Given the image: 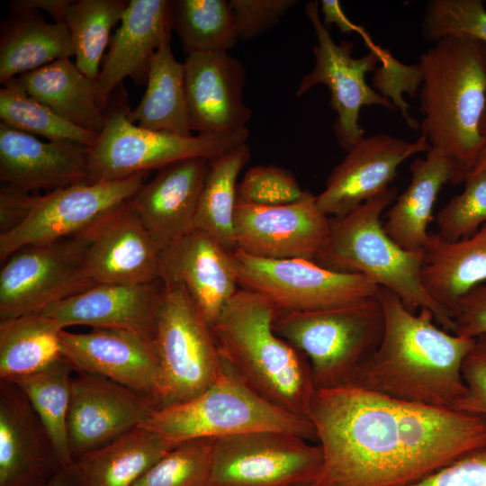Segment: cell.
<instances>
[{
	"label": "cell",
	"mask_w": 486,
	"mask_h": 486,
	"mask_svg": "<svg viewBox=\"0 0 486 486\" xmlns=\"http://www.w3.org/2000/svg\"><path fill=\"white\" fill-rule=\"evenodd\" d=\"M429 148L422 133L413 142L387 133L364 137L328 176L324 190L316 196L319 208L335 218L348 214L390 188L400 164Z\"/></svg>",
	"instance_id": "cell-17"
},
{
	"label": "cell",
	"mask_w": 486,
	"mask_h": 486,
	"mask_svg": "<svg viewBox=\"0 0 486 486\" xmlns=\"http://www.w3.org/2000/svg\"><path fill=\"white\" fill-rule=\"evenodd\" d=\"M172 22L187 55L228 52L238 40L230 0H174Z\"/></svg>",
	"instance_id": "cell-35"
},
{
	"label": "cell",
	"mask_w": 486,
	"mask_h": 486,
	"mask_svg": "<svg viewBox=\"0 0 486 486\" xmlns=\"http://www.w3.org/2000/svg\"><path fill=\"white\" fill-rule=\"evenodd\" d=\"M150 172L98 183H80L37 195L26 220L0 235V260L17 250L76 236L125 204Z\"/></svg>",
	"instance_id": "cell-14"
},
{
	"label": "cell",
	"mask_w": 486,
	"mask_h": 486,
	"mask_svg": "<svg viewBox=\"0 0 486 486\" xmlns=\"http://www.w3.org/2000/svg\"><path fill=\"white\" fill-rule=\"evenodd\" d=\"M76 373L67 421L74 461L142 426L156 410L149 398L126 386L101 375Z\"/></svg>",
	"instance_id": "cell-16"
},
{
	"label": "cell",
	"mask_w": 486,
	"mask_h": 486,
	"mask_svg": "<svg viewBox=\"0 0 486 486\" xmlns=\"http://www.w3.org/2000/svg\"><path fill=\"white\" fill-rule=\"evenodd\" d=\"M160 279L181 284L211 327L238 290L231 252L197 230L162 249Z\"/></svg>",
	"instance_id": "cell-22"
},
{
	"label": "cell",
	"mask_w": 486,
	"mask_h": 486,
	"mask_svg": "<svg viewBox=\"0 0 486 486\" xmlns=\"http://www.w3.org/2000/svg\"><path fill=\"white\" fill-rule=\"evenodd\" d=\"M165 284H97L42 312L65 328L73 325L130 330L154 339Z\"/></svg>",
	"instance_id": "cell-26"
},
{
	"label": "cell",
	"mask_w": 486,
	"mask_h": 486,
	"mask_svg": "<svg viewBox=\"0 0 486 486\" xmlns=\"http://www.w3.org/2000/svg\"><path fill=\"white\" fill-rule=\"evenodd\" d=\"M320 12L323 14V23L326 27L336 24L342 33H359L365 41L370 40L368 34L358 25L353 23L345 14L338 0H321Z\"/></svg>",
	"instance_id": "cell-49"
},
{
	"label": "cell",
	"mask_w": 486,
	"mask_h": 486,
	"mask_svg": "<svg viewBox=\"0 0 486 486\" xmlns=\"http://www.w3.org/2000/svg\"><path fill=\"white\" fill-rule=\"evenodd\" d=\"M417 67L422 134L454 161L464 182L482 142L486 44L465 35L446 36L422 53Z\"/></svg>",
	"instance_id": "cell-4"
},
{
	"label": "cell",
	"mask_w": 486,
	"mask_h": 486,
	"mask_svg": "<svg viewBox=\"0 0 486 486\" xmlns=\"http://www.w3.org/2000/svg\"><path fill=\"white\" fill-rule=\"evenodd\" d=\"M453 333L471 338L486 335V281L472 287L458 301Z\"/></svg>",
	"instance_id": "cell-46"
},
{
	"label": "cell",
	"mask_w": 486,
	"mask_h": 486,
	"mask_svg": "<svg viewBox=\"0 0 486 486\" xmlns=\"http://www.w3.org/2000/svg\"><path fill=\"white\" fill-rule=\"evenodd\" d=\"M465 35L486 44V8L482 0H431L425 9L422 36L432 43Z\"/></svg>",
	"instance_id": "cell-40"
},
{
	"label": "cell",
	"mask_w": 486,
	"mask_h": 486,
	"mask_svg": "<svg viewBox=\"0 0 486 486\" xmlns=\"http://www.w3.org/2000/svg\"><path fill=\"white\" fill-rule=\"evenodd\" d=\"M60 343L76 372L108 378L149 398L155 406L159 364L153 338L119 328H93L87 333L64 328Z\"/></svg>",
	"instance_id": "cell-18"
},
{
	"label": "cell",
	"mask_w": 486,
	"mask_h": 486,
	"mask_svg": "<svg viewBox=\"0 0 486 486\" xmlns=\"http://www.w3.org/2000/svg\"><path fill=\"white\" fill-rule=\"evenodd\" d=\"M322 465L307 486H410L486 445V417L356 386L316 390Z\"/></svg>",
	"instance_id": "cell-1"
},
{
	"label": "cell",
	"mask_w": 486,
	"mask_h": 486,
	"mask_svg": "<svg viewBox=\"0 0 486 486\" xmlns=\"http://www.w3.org/2000/svg\"><path fill=\"white\" fill-rule=\"evenodd\" d=\"M174 445L144 427L75 460L88 486H134Z\"/></svg>",
	"instance_id": "cell-31"
},
{
	"label": "cell",
	"mask_w": 486,
	"mask_h": 486,
	"mask_svg": "<svg viewBox=\"0 0 486 486\" xmlns=\"http://www.w3.org/2000/svg\"><path fill=\"white\" fill-rule=\"evenodd\" d=\"M480 134L482 142L479 154L472 169L467 175L482 172L486 173V106L480 122Z\"/></svg>",
	"instance_id": "cell-51"
},
{
	"label": "cell",
	"mask_w": 486,
	"mask_h": 486,
	"mask_svg": "<svg viewBox=\"0 0 486 486\" xmlns=\"http://www.w3.org/2000/svg\"><path fill=\"white\" fill-rule=\"evenodd\" d=\"M73 0H13L8 4L9 13L43 10L55 22L65 23V18Z\"/></svg>",
	"instance_id": "cell-48"
},
{
	"label": "cell",
	"mask_w": 486,
	"mask_h": 486,
	"mask_svg": "<svg viewBox=\"0 0 486 486\" xmlns=\"http://www.w3.org/2000/svg\"><path fill=\"white\" fill-rule=\"evenodd\" d=\"M302 190L293 174L284 167L259 165L250 167L237 186V202L275 206L300 200Z\"/></svg>",
	"instance_id": "cell-42"
},
{
	"label": "cell",
	"mask_w": 486,
	"mask_h": 486,
	"mask_svg": "<svg viewBox=\"0 0 486 486\" xmlns=\"http://www.w3.org/2000/svg\"><path fill=\"white\" fill-rule=\"evenodd\" d=\"M87 236L24 247L0 271V321L40 313L95 284L86 271Z\"/></svg>",
	"instance_id": "cell-11"
},
{
	"label": "cell",
	"mask_w": 486,
	"mask_h": 486,
	"mask_svg": "<svg viewBox=\"0 0 486 486\" xmlns=\"http://www.w3.org/2000/svg\"><path fill=\"white\" fill-rule=\"evenodd\" d=\"M305 486H307V485H305Z\"/></svg>",
	"instance_id": "cell-52"
},
{
	"label": "cell",
	"mask_w": 486,
	"mask_h": 486,
	"mask_svg": "<svg viewBox=\"0 0 486 486\" xmlns=\"http://www.w3.org/2000/svg\"><path fill=\"white\" fill-rule=\"evenodd\" d=\"M75 56L65 23L48 22L39 11L9 13L0 26V83Z\"/></svg>",
	"instance_id": "cell-29"
},
{
	"label": "cell",
	"mask_w": 486,
	"mask_h": 486,
	"mask_svg": "<svg viewBox=\"0 0 486 486\" xmlns=\"http://www.w3.org/2000/svg\"><path fill=\"white\" fill-rule=\"evenodd\" d=\"M463 192L453 196L436 213L437 234L455 242L473 234L486 223V173L469 174Z\"/></svg>",
	"instance_id": "cell-41"
},
{
	"label": "cell",
	"mask_w": 486,
	"mask_h": 486,
	"mask_svg": "<svg viewBox=\"0 0 486 486\" xmlns=\"http://www.w3.org/2000/svg\"><path fill=\"white\" fill-rule=\"evenodd\" d=\"M83 232L89 239L86 271L95 284L160 279L162 249L128 202Z\"/></svg>",
	"instance_id": "cell-19"
},
{
	"label": "cell",
	"mask_w": 486,
	"mask_h": 486,
	"mask_svg": "<svg viewBox=\"0 0 486 486\" xmlns=\"http://www.w3.org/2000/svg\"><path fill=\"white\" fill-rule=\"evenodd\" d=\"M73 372L74 367L63 356L40 371L12 382L26 394L64 464L74 462L67 433Z\"/></svg>",
	"instance_id": "cell-36"
},
{
	"label": "cell",
	"mask_w": 486,
	"mask_h": 486,
	"mask_svg": "<svg viewBox=\"0 0 486 486\" xmlns=\"http://www.w3.org/2000/svg\"><path fill=\"white\" fill-rule=\"evenodd\" d=\"M410 486H486V445Z\"/></svg>",
	"instance_id": "cell-45"
},
{
	"label": "cell",
	"mask_w": 486,
	"mask_h": 486,
	"mask_svg": "<svg viewBox=\"0 0 486 486\" xmlns=\"http://www.w3.org/2000/svg\"><path fill=\"white\" fill-rule=\"evenodd\" d=\"M40 486H88V484L74 461L61 467L48 482Z\"/></svg>",
	"instance_id": "cell-50"
},
{
	"label": "cell",
	"mask_w": 486,
	"mask_h": 486,
	"mask_svg": "<svg viewBox=\"0 0 486 486\" xmlns=\"http://www.w3.org/2000/svg\"><path fill=\"white\" fill-rule=\"evenodd\" d=\"M164 284L154 333L159 364L156 410L196 397L218 379L223 366L212 327L186 290Z\"/></svg>",
	"instance_id": "cell-9"
},
{
	"label": "cell",
	"mask_w": 486,
	"mask_h": 486,
	"mask_svg": "<svg viewBox=\"0 0 486 486\" xmlns=\"http://www.w3.org/2000/svg\"><path fill=\"white\" fill-rule=\"evenodd\" d=\"M276 310L240 288L212 326L222 361L255 393L277 408L310 419L316 392L309 361L274 330Z\"/></svg>",
	"instance_id": "cell-3"
},
{
	"label": "cell",
	"mask_w": 486,
	"mask_h": 486,
	"mask_svg": "<svg viewBox=\"0 0 486 486\" xmlns=\"http://www.w3.org/2000/svg\"><path fill=\"white\" fill-rule=\"evenodd\" d=\"M209 166L202 158L171 163L128 201L161 249L193 230Z\"/></svg>",
	"instance_id": "cell-24"
},
{
	"label": "cell",
	"mask_w": 486,
	"mask_h": 486,
	"mask_svg": "<svg viewBox=\"0 0 486 486\" xmlns=\"http://www.w3.org/2000/svg\"><path fill=\"white\" fill-rule=\"evenodd\" d=\"M65 328L43 313L0 321V380L14 382L63 357Z\"/></svg>",
	"instance_id": "cell-33"
},
{
	"label": "cell",
	"mask_w": 486,
	"mask_h": 486,
	"mask_svg": "<svg viewBox=\"0 0 486 486\" xmlns=\"http://www.w3.org/2000/svg\"><path fill=\"white\" fill-rule=\"evenodd\" d=\"M147 88L140 104L129 113L138 126L179 136H192L184 88V65L165 42L150 60Z\"/></svg>",
	"instance_id": "cell-32"
},
{
	"label": "cell",
	"mask_w": 486,
	"mask_h": 486,
	"mask_svg": "<svg viewBox=\"0 0 486 486\" xmlns=\"http://www.w3.org/2000/svg\"><path fill=\"white\" fill-rule=\"evenodd\" d=\"M421 277L428 295L454 320L460 298L486 281V223L455 242L429 232L423 248Z\"/></svg>",
	"instance_id": "cell-28"
},
{
	"label": "cell",
	"mask_w": 486,
	"mask_h": 486,
	"mask_svg": "<svg viewBox=\"0 0 486 486\" xmlns=\"http://www.w3.org/2000/svg\"><path fill=\"white\" fill-rule=\"evenodd\" d=\"M213 439L175 445L134 486H209Z\"/></svg>",
	"instance_id": "cell-39"
},
{
	"label": "cell",
	"mask_w": 486,
	"mask_h": 486,
	"mask_svg": "<svg viewBox=\"0 0 486 486\" xmlns=\"http://www.w3.org/2000/svg\"><path fill=\"white\" fill-rule=\"evenodd\" d=\"M184 65L190 128L199 133H229L247 128L251 110L244 102L246 74L228 52L193 53Z\"/></svg>",
	"instance_id": "cell-20"
},
{
	"label": "cell",
	"mask_w": 486,
	"mask_h": 486,
	"mask_svg": "<svg viewBox=\"0 0 486 486\" xmlns=\"http://www.w3.org/2000/svg\"><path fill=\"white\" fill-rule=\"evenodd\" d=\"M296 0H230L238 39L251 40L276 25Z\"/></svg>",
	"instance_id": "cell-43"
},
{
	"label": "cell",
	"mask_w": 486,
	"mask_h": 486,
	"mask_svg": "<svg viewBox=\"0 0 486 486\" xmlns=\"http://www.w3.org/2000/svg\"><path fill=\"white\" fill-rule=\"evenodd\" d=\"M274 330L305 356L316 390L353 386L381 342L383 314L375 296L334 309L276 311Z\"/></svg>",
	"instance_id": "cell-6"
},
{
	"label": "cell",
	"mask_w": 486,
	"mask_h": 486,
	"mask_svg": "<svg viewBox=\"0 0 486 486\" xmlns=\"http://www.w3.org/2000/svg\"><path fill=\"white\" fill-rule=\"evenodd\" d=\"M89 148L71 140L43 142L0 122V181L29 192L87 182Z\"/></svg>",
	"instance_id": "cell-25"
},
{
	"label": "cell",
	"mask_w": 486,
	"mask_h": 486,
	"mask_svg": "<svg viewBox=\"0 0 486 486\" xmlns=\"http://www.w3.org/2000/svg\"><path fill=\"white\" fill-rule=\"evenodd\" d=\"M411 177L404 192L386 212L382 227L387 235L408 251H421L428 237L433 209L446 184H458L463 176L441 150L431 148L424 158H416L410 166Z\"/></svg>",
	"instance_id": "cell-27"
},
{
	"label": "cell",
	"mask_w": 486,
	"mask_h": 486,
	"mask_svg": "<svg viewBox=\"0 0 486 486\" xmlns=\"http://www.w3.org/2000/svg\"><path fill=\"white\" fill-rule=\"evenodd\" d=\"M130 111L121 84L104 112L103 129L89 148L87 183L122 179L191 158L212 160L246 143L249 136L248 128L190 137L150 130L133 123Z\"/></svg>",
	"instance_id": "cell-8"
},
{
	"label": "cell",
	"mask_w": 486,
	"mask_h": 486,
	"mask_svg": "<svg viewBox=\"0 0 486 486\" xmlns=\"http://www.w3.org/2000/svg\"><path fill=\"white\" fill-rule=\"evenodd\" d=\"M32 97L75 126L98 135L104 113L97 102L95 82L69 58L58 59L17 76Z\"/></svg>",
	"instance_id": "cell-30"
},
{
	"label": "cell",
	"mask_w": 486,
	"mask_h": 486,
	"mask_svg": "<svg viewBox=\"0 0 486 486\" xmlns=\"http://www.w3.org/2000/svg\"><path fill=\"white\" fill-rule=\"evenodd\" d=\"M238 285L266 298L276 311H312L356 304L378 287L359 274L340 273L302 258L268 259L231 252Z\"/></svg>",
	"instance_id": "cell-10"
},
{
	"label": "cell",
	"mask_w": 486,
	"mask_h": 486,
	"mask_svg": "<svg viewBox=\"0 0 486 486\" xmlns=\"http://www.w3.org/2000/svg\"><path fill=\"white\" fill-rule=\"evenodd\" d=\"M250 157V148L244 143L210 160L194 220L193 230L207 233L230 252L236 249L237 181Z\"/></svg>",
	"instance_id": "cell-34"
},
{
	"label": "cell",
	"mask_w": 486,
	"mask_h": 486,
	"mask_svg": "<svg viewBox=\"0 0 486 486\" xmlns=\"http://www.w3.org/2000/svg\"><path fill=\"white\" fill-rule=\"evenodd\" d=\"M222 364L220 376L204 392L185 402L155 410L140 427L157 432L174 446L190 439H216L256 431H278L317 440L310 420L266 401Z\"/></svg>",
	"instance_id": "cell-7"
},
{
	"label": "cell",
	"mask_w": 486,
	"mask_h": 486,
	"mask_svg": "<svg viewBox=\"0 0 486 486\" xmlns=\"http://www.w3.org/2000/svg\"><path fill=\"white\" fill-rule=\"evenodd\" d=\"M466 393L454 410L486 417V335L474 338L462 366Z\"/></svg>",
	"instance_id": "cell-44"
},
{
	"label": "cell",
	"mask_w": 486,
	"mask_h": 486,
	"mask_svg": "<svg viewBox=\"0 0 486 486\" xmlns=\"http://www.w3.org/2000/svg\"><path fill=\"white\" fill-rule=\"evenodd\" d=\"M64 465L26 394L0 380V486H40Z\"/></svg>",
	"instance_id": "cell-21"
},
{
	"label": "cell",
	"mask_w": 486,
	"mask_h": 486,
	"mask_svg": "<svg viewBox=\"0 0 486 486\" xmlns=\"http://www.w3.org/2000/svg\"><path fill=\"white\" fill-rule=\"evenodd\" d=\"M397 195L390 187L348 214L331 219L328 241L316 260L332 271L359 274L396 293L411 311L422 308L453 333L454 319L428 295L422 283L423 250L408 251L385 232L381 216Z\"/></svg>",
	"instance_id": "cell-5"
},
{
	"label": "cell",
	"mask_w": 486,
	"mask_h": 486,
	"mask_svg": "<svg viewBox=\"0 0 486 486\" xmlns=\"http://www.w3.org/2000/svg\"><path fill=\"white\" fill-rule=\"evenodd\" d=\"M0 119L14 130L40 135L49 140H71L91 148L97 138L28 94L17 77L6 81L0 89Z\"/></svg>",
	"instance_id": "cell-38"
},
{
	"label": "cell",
	"mask_w": 486,
	"mask_h": 486,
	"mask_svg": "<svg viewBox=\"0 0 486 486\" xmlns=\"http://www.w3.org/2000/svg\"><path fill=\"white\" fill-rule=\"evenodd\" d=\"M383 332L353 386L434 408L454 410L466 393L462 366L474 338L446 331L428 309L411 312L393 292L378 287Z\"/></svg>",
	"instance_id": "cell-2"
},
{
	"label": "cell",
	"mask_w": 486,
	"mask_h": 486,
	"mask_svg": "<svg viewBox=\"0 0 486 486\" xmlns=\"http://www.w3.org/2000/svg\"><path fill=\"white\" fill-rule=\"evenodd\" d=\"M304 12L317 37L313 47L315 65L301 80L296 95L301 96L318 85L329 89V104L337 113L333 130L339 146L346 151L364 137L359 123L362 107L378 105L389 110L396 107L365 81L366 73L373 71L380 59L381 50L354 58L351 41L341 40L338 44L333 40L321 20L319 1L308 2Z\"/></svg>",
	"instance_id": "cell-13"
},
{
	"label": "cell",
	"mask_w": 486,
	"mask_h": 486,
	"mask_svg": "<svg viewBox=\"0 0 486 486\" xmlns=\"http://www.w3.org/2000/svg\"><path fill=\"white\" fill-rule=\"evenodd\" d=\"M172 30V1H129L95 81L97 102L104 112L124 78L147 84L150 60L171 40Z\"/></svg>",
	"instance_id": "cell-23"
},
{
	"label": "cell",
	"mask_w": 486,
	"mask_h": 486,
	"mask_svg": "<svg viewBox=\"0 0 486 486\" xmlns=\"http://www.w3.org/2000/svg\"><path fill=\"white\" fill-rule=\"evenodd\" d=\"M37 195L20 187L1 184L0 186V235L8 233L29 217Z\"/></svg>",
	"instance_id": "cell-47"
},
{
	"label": "cell",
	"mask_w": 486,
	"mask_h": 486,
	"mask_svg": "<svg viewBox=\"0 0 486 486\" xmlns=\"http://www.w3.org/2000/svg\"><path fill=\"white\" fill-rule=\"evenodd\" d=\"M323 454L301 436L256 431L213 439L209 486H305Z\"/></svg>",
	"instance_id": "cell-12"
},
{
	"label": "cell",
	"mask_w": 486,
	"mask_h": 486,
	"mask_svg": "<svg viewBox=\"0 0 486 486\" xmlns=\"http://www.w3.org/2000/svg\"><path fill=\"white\" fill-rule=\"evenodd\" d=\"M331 219L306 191L298 201L263 206L238 202L234 218L236 249L268 259L315 261L324 248Z\"/></svg>",
	"instance_id": "cell-15"
},
{
	"label": "cell",
	"mask_w": 486,
	"mask_h": 486,
	"mask_svg": "<svg viewBox=\"0 0 486 486\" xmlns=\"http://www.w3.org/2000/svg\"><path fill=\"white\" fill-rule=\"evenodd\" d=\"M126 0H73L65 24L71 36L78 69L96 81L112 29L121 22Z\"/></svg>",
	"instance_id": "cell-37"
}]
</instances>
